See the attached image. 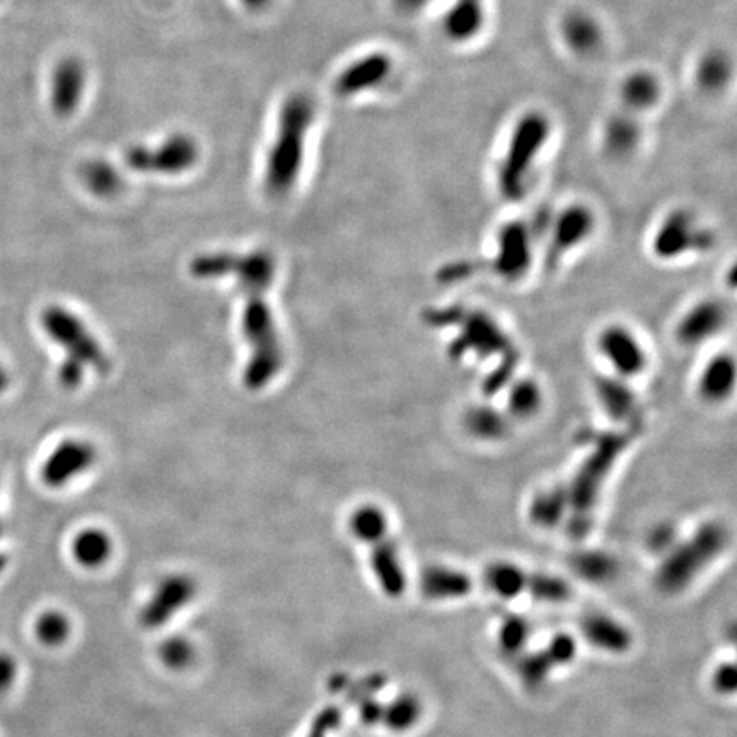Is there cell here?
<instances>
[{
  "mask_svg": "<svg viewBox=\"0 0 737 737\" xmlns=\"http://www.w3.org/2000/svg\"><path fill=\"white\" fill-rule=\"evenodd\" d=\"M190 272L197 279L233 277L243 297L241 330L250 347V359L244 367L243 383L250 391H260L279 376L284 366V347L277 321L267 301L277 262L268 251L250 253L214 251L193 258Z\"/></svg>",
  "mask_w": 737,
  "mask_h": 737,
  "instance_id": "obj_1",
  "label": "cell"
},
{
  "mask_svg": "<svg viewBox=\"0 0 737 737\" xmlns=\"http://www.w3.org/2000/svg\"><path fill=\"white\" fill-rule=\"evenodd\" d=\"M635 436L637 430L632 429L603 430L592 436L591 451L565 485L569 500L565 529L570 540H586L591 533L604 483Z\"/></svg>",
  "mask_w": 737,
  "mask_h": 737,
  "instance_id": "obj_2",
  "label": "cell"
},
{
  "mask_svg": "<svg viewBox=\"0 0 737 737\" xmlns=\"http://www.w3.org/2000/svg\"><path fill=\"white\" fill-rule=\"evenodd\" d=\"M314 118L316 105L308 93L299 91L284 99L263 169V188L268 197L285 198L297 185Z\"/></svg>",
  "mask_w": 737,
  "mask_h": 737,
  "instance_id": "obj_3",
  "label": "cell"
},
{
  "mask_svg": "<svg viewBox=\"0 0 737 737\" xmlns=\"http://www.w3.org/2000/svg\"><path fill=\"white\" fill-rule=\"evenodd\" d=\"M41 325L48 337L64 349L65 359L60 364L59 381L65 389L79 388L88 371L103 376L110 372V357L76 313L62 306H50L43 311Z\"/></svg>",
  "mask_w": 737,
  "mask_h": 737,
  "instance_id": "obj_4",
  "label": "cell"
},
{
  "mask_svg": "<svg viewBox=\"0 0 737 737\" xmlns=\"http://www.w3.org/2000/svg\"><path fill=\"white\" fill-rule=\"evenodd\" d=\"M729 543V529L720 521H707L691 536L669 550L656 570V586L664 594H678L707 569Z\"/></svg>",
  "mask_w": 737,
  "mask_h": 737,
  "instance_id": "obj_5",
  "label": "cell"
},
{
  "mask_svg": "<svg viewBox=\"0 0 737 737\" xmlns=\"http://www.w3.org/2000/svg\"><path fill=\"white\" fill-rule=\"evenodd\" d=\"M550 134L552 123L540 111H529L517 120L497 169V186L505 200L519 202L526 197L534 164Z\"/></svg>",
  "mask_w": 737,
  "mask_h": 737,
  "instance_id": "obj_6",
  "label": "cell"
},
{
  "mask_svg": "<svg viewBox=\"0 0 737 737\" xmlns=\"http://www.w3.org/2000/svg\"><path fill=\"white\" fill-rule=\"evenodd\" d=\"M200 144L188 132H173L157 144H132L125 149V164L139 175L180 176L200 161Z\"/></svg>",
  "mask_w": 737,
  "mask_h": 737,
  "instance_id": "obj_7",
  "label": "cell"
},
{
  "mask_svg": "<svg viewBox=\"0 0 737 737\" xmlns=\"http://www.w3.org/2000/svg\"><path fill=\"white\" fill-rule=\"evenodd\" d=\"M714 246V234L700 226L688 210H674L657 227L652 251L662 262H674L690 253L708 251Z\"/></svg>",
  "mask_w": 737,
  "mask_h": 737,
  "instance_id": "obj_8",
  "label": "cell"
},
{
  "mask_svg": "<svg viewBox=\"0 0 737 737\" xmlns=\"http://www.w3.org/2000/svg\"><path fill=\"white\" fill-rule=\"evenodd\" d=\"M596 349L616 378L632 381L645 374L649 354L644 343L628 326L608 325L599 331Z\"/></svg>",
  "mask_w": 737,
  "mask_h": 737,
  "instance_id": "obj_9",
  "label": "cell"
},
{
  "mask_svg": "<svg viewBox=\"0 0 737 737\" xmlns=\"http://www.w3.org/2000/svg\"><path fill=\"white\" fill-rule=\"evenodd\" d=\"M441 316L451 320V323H459L463 326L461 335L456 338V342L451 347V354L463 355L468 354L471 350H475L480 357H490V354L492 357L494 354H511V340L490 314L483 313V311H470L458 318L454 316L449 318L446 313H442Z\"/></svg>",
  "mask_w": 737,
  "mask_h": 737,
  "instance_id": "obj_10",
  "label": "cell"
},
{
  "mask_svg": "<svg viewBox=\"0 0 737 737\" xmlns=\"http://www.w3.org/2000/svg\"><path fill=\"white\" fill-rule=\"evenodd\" d=\"M89 72L84 60L67 55L53 65L48 84V101L53 115L70 118L76 115L88 89Z\"/></svg>",
  "mask_w": 737,
  "mask_h": 737,
  "instance_id": "obj_11",
  "label": "cell"
},
{
  "mask_svg": "<svg viewBox=\"0 0 737 737\" xmlns=\"http://www.w3.org/2000/svg\"><path fill=\"white\" fill-rule=\"evenodd\" d=\"M395 70V60L386 52H371L345 65L333 82L338 98L350 99L381 88Z\"/></svg>",
  "mask_w": 737,
  "mask_h": 737,
  "instance_id": "obj_12",
  "label": "cell"
},
{
  "mask_svg": "<svg viewBox=\"0 0 737 737\" xmlns=\"http://www.w3.org/2000/svg\"><path fill=\"white\" fill-rule=\"evenodd\" d=\"M729 321V309L720 299H703L686 311L674 330L676 342L686 349L702 347L717 337Z\"/></svg>",
  "mask_w": 737,
  "mask_h": 737,
  "instance_id": "obj_13",
  "label": "cell"
},
{
  "mask_svg": "<svg viewBox=\"0 0 737 737\" xmlns=\"http://www.w3.org/2000/svg\"><path fill=\"white\" fill-rule=\"evenodd\" d=\"M594 393L604 415L618 429L639 430V425L642 424V403L630 386V381L603 374L594 379Z\"/></svg>",
  "mask_w": 737,
  "mask_h": 737,
  "instance_id": "obj_14",
  "label": "cell"
},
{
  "mask_svg": "<svg viewBox=\"0 0 737 737\" xmlns=\"http://www.w3.org/2000/svg\"><path fill=\"white\" fill-rule=\"evenodd\" d=\"M98 459L93 444L82 439H67L53 449L41 468V478L48 487L60 488L88 473Z\"/></svg>",
  "mask_w": 737,
  "mask_h": 737,
  "instance_id": "obj_15",
  "label": "cell"
},
{
  "mask_svg": "<svg viewBox=\"0 0 737 737\" xmlns=\"http://www.w3.org/2000/svg\"><path fill=\"white\" fill-rule=\"evenodd\" d=\"M594 224V214L586 205H570L562 210V214H558L550 227V241L546 251L548 263L555 267L563 256L586 243L594 231Z\"/></svg>",
  "mask_w": 737,
  "mask_h": 737,
  "instance_id": "obj_16",
  "label": "cell"
},
{
  "mask_svg": "<svg viewBox=\"0 0 737 737\" xmlns=\"http://www.w3.org/2000/svg\"><path fill=\"white\" fill-rule=\"evenodd\" d=\"M499 250L492 262L494 272L507 280V282H516L523 279L528 273L531 262H533V253H531V233L523 222H509L505 224L499 233Z\"/></svg>",
  "mask_w": 737,
  "mask_h": 737,
  "instance_id": "obj_17",
  "label": "cell"
},
{
  "mask_svg": "<svg viewBox=\"0 0 737 737\" xmlns=\"http://www.w3.org/2000/svg\"><path fill=\"white\" fill-rule=\"evenodd\" d=\"M195 594V582L186 575H173L161 582L151 601L142 611V623L147 628L161 627L171 620Z\"/></svg>",
  "mask_w": 737,
  "mask_h": 737,
  "instance_id": "obj_18",
  "label": "cell"
},
{
  "mask_svg": "<svg viewBox=\"0 0 737 737\" xmlns=\"http://www.w3.org/2000/svg\"><path fill=\"white\" fill-rule=\"evenodd\" d=\"M366 545L371 548L372 572L378 579L379 587L389 598H400L407 589V575L401 563L398 546L389 538V531L367 541Z\"/></svg>",
  "mask_w": 737,
  "mask_h": 737,
  "instance_id": "obj_19",
  "label": "cell"
},
{
  "mask_svg": "<svg viewBox=\"0 0 737 737\" xmlns=\"http://www.w3.org/2000/svg\"><path fill=\"white\" fill-rule=\"evenodd\" d=\"M579 630L592 647L610 654H625L633 644L632 632L613 616L604 613L584 616Z\"/></svg>",
  "mask_w": 737,
  "mask_h": 737,
  "instance_id": "obj_20",
  "label": "cell"
},
{
  "mask_svg": "<svg viewBox=\"0 0 737 737\" xmlns=\"http://www.w3.org/2000/svg\"><path fill=\"white\" fill-rule=\"evenodd\" d=\"M736 388V362L731 354H717L708 360L698 376L697 393L708 405H720Z\"/></svg>",
  "mask_w": 737,
  "mask_h": 737,
  "instance_id": "obj_21",
  "label": "cell"
},
{
  "mask_svg": "<svg viewBox=\"0 0 737 737\" xmlns=\"http://www.w3.org/2000/svg\"><path fill=\"white\" fill-rule=\"evenodd\" d=\"M420 592L430 601H454L473 591V581L463 570L447 565H430L420 574Z\"/></svg>",
  "mask_w": 737,
  "mask_h": 737,
  "instance_id": "obj_22",
  "label": "cell"
},
{
  "mask_svg": "<svg viewBox=\"0 0 737 737\" xmlns=\"http://www.w3.org/2000/svg\"><path fill=\"white\" fill-rule=\"evenodd\" d=\"M485 0H454L442 19V30L453 43H468L480 35L485 26Z\"/></svg>",
  "mask_w": 737,
  "mask_h": 737,
  "instance_id": "obj_23",
  "label": "cell"
},
{
  "mask_svg": "<svg viewBox=\"0 0 737 737\" xmlns=\"http://www.w3.org/2000/svg\"><path fill=\"white\" fill-rule=\"evenodd\" d=\"M569 500L565 485H552L534 494L528 505L529 521L541 529H555L565 523Z\"/></svg>",
  "mask_w": 737,
  "mask_h": 737,
  "instance_id": "obj_24",
  "label": "cell"
},
{
  "mask_svg": "<svg viewBox=\"0 0 737 737\" xmlns=\"http://www.w3.org/2000/svg\"><path fill=\"white\" fill-rule=\"evenodd\" d=\"M604 149L613 157H627L637 151L642 142V125L637 117L621 110L604 127Z\"/></svg>",
  "mask_w": 737,
  "mask_h": 737,
  "instance_id": "obj_25",
  "label": "cell"
},
{
  "mask_svg": "<svg viewBox=\"0 0 737 737\" xmlns=\"http://www.w3.org/2000/svg\"><path fill=\"white\" fill-rule=\"evenodd\" d=\"M562 38L575 55H591L601 47L603 33L591 14L574 11L562 21Z\"/></svg>",
  "mask_w": 737,
  "mask_h": 737,
  "instance_id": "obj_26",
  "label": "cell"
},
{
  "mask_svg": "<svg viewBox=\"0 0 737 737\" xmlns=\"http://www.w3.org/2000/svg\"><path fill=\"white\" fill-rule=\"evenodd\" d=\"M507 388V396H505L504 413L509 420H529L536 413L540 412L545 403L543 389L534 379L521 378L517 381L505 386Z\"/></svg>",
  "mask_w": 737,
  "mask_h": 737,
  "instance_id": "obj_27",
  "label": "cell"
},
{
  "mask_svg": "<svg viewBox=\"0 0 737 737\" xmlns=\"http://www.w3.org/2000/svg\"><path fill=\"white\" fill-rule=\"evenodd\" d=\"M659 98H661V84L654 74L645 70L633 72L621 86L623 110L630 111L633 115L652 110Z\"/></svg>",
  "mask_w": 737,
  "mask_h": 737,
  "instance_id": "obj_28",
  "label": "cell"
},
{
  "mask_svg": "<svg viewBox=\"0 0 737 737\" xmlns=\"http://www.w3.org/2000/svg\"><path fill=\"white\" fill-rule=\"evenodd\" d=\"M511 420L500 410L488 405H475L468 408L463 418L465 430L478 441L495 442L504 439L509 432Z\"/></svg>",
  "mask_w": 737,
  "mask_h": 737,
  "instance_id": "obj_29",
  "label": "cell"
},
{
  "mask_svg": "<svg viewBox=\"0 0 737 737\" xmlns=\"http://www.w3.org/2000/svg\"><path fill=\"white\" fill-rule=\"evenodd\" d=\"M526 577H528L526 570L507 560L488 563L487 569L483 572V581L488 591L494 592L497 598L507 601L524 594Z\"/></svg>",
  "mask_w": 737,
  "mask_h": 737,
  "instance_id": "obj_30",
  "label": "cell"
},
{
  "mask_svg": "<svg viewBox=\"0 0 737 737\" xmlns=\"http://www.w3.org/2000/svg\"><path fill=\"white\" fill-rule=\"evenodd\" d=\"M82 185L99 198H111L122 192L123 178L115 164L103 157H93L79 169Z\"/></svg>",
  "mask_w": 737,
  "mask_h": 737,
  "instance_id": "obj_31",
  "label": "cell"
},
{
  "mask_svg": "<svg viewBox=\"0 0 737 737\" xmlns=\"http://www.w3.org/2000/svg\"><path fill=\"white\" fill-rule=\"evenodd\" d=\"M570 567L582 581L606 584L618 575L620 563L611 553L603 550H579L570 558Z\"/></svg>",
  "mask_w": 737,
  "mask_h": 737,
  "instance_id": "obj_32",
  "label": "cell"
},
{
  "mask_svg": "<svg viewBox=\"0 0 737 737\" xmlns=\"http://www.w3.org/2000/svg\"><path fill=\"white\" fill-rule=\"evenodd\" d=\"M113 552V543L101 529H84L72 541V555L86 569H96L108 562Z\"/></svg>",
  "mask_w": 737,
  "mask_h": 737,
  "instance_id": "obj_33",
  "label": "cell"
},
{
  "mask_svg": "<svg viewBox=\"0 0 737 737\" xmlns=\"http://www.w3.org/2000/svg\"><path fill=\"white\" fill-rule=\"evenodd\" d=\"M422 717V702L413 693H403L395 700L384 703L381 724L389 731H410Z\"/></svg>",
  "mask_w": 737,
  "mask_h": 737,
  "instance_id": "obj_34",
  "label": "cell"
},
{
  "mask_svg": "<svg viewBox=\"0 0 737 737\" xmlns=\"http://www.w3.org/2000/svg\"><path fill=\"white\" fill-rule=\"evenodd\" d=\"M531 598L546 604H563L572 598V586L558 575L528 572L526 591Z\"/></svg>",
  "mask_w": 737,
  "mask_h": 737,
  "instance_id": "obj_35",
  "label": "cell"
},
{
  "mask_svg": "<svg viewBox=\"0 0 737 737\" xmlns=\"http://www.w3.org/2000/svg\"><path fill=\"white\" fill-rule=\"evenodd\" d=\"M555 668L557 666L553 664L552 657L548 656L545 647L533 652H523L521 656L516 657L517 674L529 690H536L545 685L546 679L550 678Z\"/></svg>",
  "mask_w": 737,
  "mask_h": 737,
  "instance_id": "obj_36",
  "label": "cell"
},
{
  "mask_svg": "<svg viewBox=\"0 0 737 737\" xmlns=\"http://www.w3.org/2000/svg\"><path fill=\"white\" fill-rule=\"evenodd\" d=\"M531 633H533V628L528 618L521 615L505 616L500 623L499 633H497V644L502 654L509 657L521 656L523 652H526Z\"/></svg>",
  "mask_w": 737,
  "mask_h": 737,
  "instance_id": "obj_37",
  "label": "cell"
},
{
  "mask_svg": "<svg viewBox=\"0 0 737 737\" xmlns=\"http://www.w3.org/2000/svg\"><path fill=\"white\" fill-rule=\"evenodd\" d=\"M732 65L726 53L710 52L700 60L697 69V81L700 88L707 93H717L724 89L731 79Z\"/></svg>",
  "mask_w": 737,
  "mask_h": 737,
  "instance_id": "obj_38",
  "label": "cell"
},
{
  "mask_svg": "<svg viewBox=\"0 0 737 737\" xmlns=\"http://www.w3.org/2000/svg\"><path fill=\"white\" fill-rule=\"evenodd\" d=\"M36 639L48 647H59L69 639L70 621L64 613L50 610L41 613L35 623Z\"/></svg>",
  "mask_w": 737,
  "mask_h": 737,
  "instance_id": "obj_39",
  "label": "cell"
},
{
  "mask_svg": "<svg viewBox=\"0 0 737 737\" xmlns=\"http://www.w3.org/2000/svg\"><path fill=\"white\" fill-rule=\"evenodd\" d=\"M195 650L188 640L171 637L159 647L161 661L171 669H185L192 664Z\"/></svg>",
  "mask_w": 737,
  "mask_h": 737,
  "instance_id": "obj_40",
  "label": "cell"
},
{
  "mask_svg": "<svg viewBox=\"0 0 737 737\" xmlns=\"http://www.w3.org/2000/svg\"><path fill=\"white\" fill-rule=\"evenodd\" d=\"M388 683L386 674L383 673H371L364 676L362 679L357 681H350L349 688L345 690L347 695V702L357 703L364 702L367 698H372L376 693L383 690L384 686Z\"/></svg>",
  "mask_w": 737,
  "mask_h": 737,
  "instance_id": "obj_41",
  "label": "cell"
},
{
  "mask_svg": "<svg viewBox=\"0 0 737 737\" xmlns=\"http://www.w3.org/2000/svg\"><path fill=\"white\" fill-rule=\"evenodd\" d=\"M545 650L548 656L552 657L553 664L557 668H563V666H569L577 656V642L570 633H555L545 645Z\"/></svg>",
  "mask_w": 737,
  "mask_h": 737,
  "instance_id": "obj_42",
  "label": "cell"
},
{
  "mask_svg": "<svg viewBox=\"0 0 737 737\" xmlns=\"http://www.w3.org/2000/svg\"><path fill=\"white\" fill-rule=\"evenodd\" d=\"M678 540V531H676L673 524L662 523L657 524L656 528L650 531L649 536H647V546H649L650 552L664 557L678 543Z\"/></svg>",
  "mask_w": 737,
  "mask_h": 737,
  "instance_id": "obj_43",
  "label": "cell"
},
{
  "mask_svg": "<svg viewBox=\"0 0 737 737\" xmlns=\"http://www.w3.org/2000/svg\"><path fill=\"white\" fill-rule=\"evenodd\" d=\"M343 712L338 707H326L316 715L308 737H326L342 724Z\"/></svg>",
  "mask_w": 737,
  "mask_h": 737,
  "instance_id": "obj_44",
  "label": "cell"
},
{
  "mask_svg": "<svg viewBox=\"0 0 737 737\" xmlns=\"http://www.w3.org/2000/svg\"><path fill=\"white\" fill-rule=\"evenodd\" d=\"M737 671L732 662H722L714 673V688L722 695H731L736 691Z\"/></svg>",
  "mask_w": 737,
  "mask_h": 737,
  "instance_id": "obj_45",
  "label": "cell"
},
{
  "mask_svg": "<svg viewBox=\"0 0 737 737\" xmlns=\"http://www.w3.org/2000/svg\"><path fill=\"white\" fill-rule=\"evenodd\" d=\"M16 678H18V662L11 654L0 652V695L11 690Z\"/></svg>",
  "mask_w": 737,
  "mask_h": 737,
  "instance_id": "obj_46",
  "label": "cell"
},
{
  "mask_svg": "<svg viewBox=\"0 0 737 737\" xmlns=\"http://www.w3.org/2000/svg\"><path fill=\"white\" fill-rule=\"evenodd\" d=\"M384 703L378 702L376 698H367L359 703L360 720L367 726H378L383 719Z\"/></svg>",
  "mask_w": 737,
  "mask_h": 737,
  "instance_id": "obj_47",
  "label": "cell"
},
{
  "mask_svg": "<svg viewBox=\"0 0 737 737\" xmlns=\"http://www.w3.org/2000/svg\"><path fill=\"white\" fill-rule=\"evenodd\" d=\"M398 14L403 16H417L420 12L425 11L427 7L432 6L436 0H391Z\"/></svg>",
  "mask_w": 737,
  "mask_h": 737,
  "instance_id": "obj_48",
  "label": "cell"
},
{
  "mask_svg": "<svg viewBox=\"0 0 737 737\" xmlns=\"http://www.w3.org/2000/svg\"><path fill=\"white\" fill-rule=\"evenodd\" d=\"M350 685V678L347 676V674H335V676H331L330 681H328V688H330V691H333V693H342V691L347 690Z\"/></svg>",
  "mask_w": 737,
  "mask_h": 737,
  "instance_id": "obj_49",
  "label": "cell"
},
{
  "mask_svg": "<svg viewBox=\"0 0 737 737\" xmlns=\"http://www.w3.org/2000/svg\"><path fill=\"white\" fill-rule=\"evenodd\" d=\"M273 0H239L241 6L246 7L248 11L258 12L267 9Z\"/></svg>",
  "mask_w": 737,
  "mask_h": 737,
  "instance_id": "obj_50",
  "label": "cell"
},
{
  "mask_svg": "<svg viewBox=\"0 0 737 737\" xmlns=\"http://www.w3.org/2000/svg\"><path fill=\"white\" fill-rule=\"evenodd\" d=\"M9 386V376H7L6 369L0 364V393Z\"/></svg>",
  "mask_w": 737,
  "mask_h": 737,
  "instance_id": "obj_51",
  "label": "cell"
},
{
  "mask_svg": "<svg viewBox=\"0 0 737 737\" xmlns=\"http://www.w3.org/2000/svg\"><path fill=\"white\" fill-rule=\"evenodd\" d=\"M0 2H2V0H0Z\"/></svg>",
  "mask_w": 737,
  "mask_h": 737,
  "instance_id": "obj_52",
  "label": "cell"
}]
</instances>
